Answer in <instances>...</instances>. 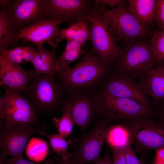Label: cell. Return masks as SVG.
Instances as JSON below:
<instances>
[{
	"mask_svg": "<svg viewBox=\"0 0 164 164\" xmlns=\"http://www.w3.org/2000/svg\"><path fill=\"white\" fill-rule=\"evenodd\" d=\"M62 115L60 118H53V121L57 128L58 133L63 138H66L72 133L75 125L72 117L67 111H61Z\"/></svg>",
	"mask_w": 164,
	"mask_h": 164,
	"instance_id": "obj_26",
	"label": "cell"
},
{
	"mask_svg": "<svg viewBox=\"0 0 164 164\" xmlns=\"http://www.w3.org/2000/svg\"><path fill=\"white\" fill-rule=\"evenodd\" d=\"M69 41L70 43L72 49L78 50L83 49L82 48L83 45L78 41L74 40Z\"/></svg>",
	"mask_w": 164,
	"mask_h": 164,
	"instance_id": "obj_36",
	"label": "cell"
},
{
	"mask_svg": "<svg viewBox=\"0 0 164 164\" xmlns=\"http://www.w3.org/2000/svg\"><path fill=\"white\" fill-rule=\"evenodd\" d=\"M150 42L152 51L157 64L164 62V29L154 30Z\"/></svg>",
	"mask_w": 164,
	"mask_h": 164,
	"instance_id": "obj_25",
	"label": "cell"
},
{
	"mask_svg": "<svg viewBox=\"0 0 164 164\" xmlns=\"http://www.w3.org/2000/svg\"><path fill=\"white\" fill-rule=\"evenodd\" d=\"M37 49L38 54L33 63L36 72L39 74H55L57 58L54 51L47 50L43 45L38 46Z\"/></svg>",
	"mask_w": 164,
	"mask_h": 164,
	"instance_id": "obj_20",
	"label": "cell"
},
{
	"mask_svg": "<svg viewBox=\"0 0 164 164\" xmlns=\"http://www.w3.org/2000/svg\"><path fill=\"white\" fill-rule=\"evenodd\" d=\"M29 46L24 47L18 46L13 48V50L15 51L22 54V53L26 51L28 48Z\"/></svg>",
	"mask_w": 164,
	"mask_h": 164,
	"instance_id": "obj_38",
	"label": "cell"
},
{
	"mask_svg": "<svg viewBox=\"0 0 164 164\" xmlns=\"http://www.w3.org/2000/svg\"><path fill=\"white\" fill-rule=\"evenodd\" d=\"M155 21L160 29H164V0H156Z\"/></svg>",
	"mask_w": 164,
	"mask_h": 164,
	"instance_id": "obj_28",
	"label": "cell"
},
{
	"mask_svg": "<svg viewBox=\"0 0 164 164\" xmlns=\"http://www.w3.org/2000/svg\"><path fill=\"white\" fill-rule=\"evenodd\" d=\"M69 160L63 162V164H68Z\"/></svg>",
	"mask_w": 164,
	"mask_h": 164,
	"instance_id": "obj_43",
	"label": "cell"
},
{
	"mask_svg": "<svg viewBox=\"0 0 164 164\" xmlns=\"http://www.w3.org/2000/svg\"><path fill=\"white\" fill-rule=\"evenodd\" d=\"M125 1L115 7L104 6L101 15L110 26L116 40L127 43L147 38L152 32L144 26L128 10Z\"/></svg>",
	"mask_w": 164,
	"mask_h": 164,
	"instance_id": "obj_5",
	"label": "cell"
},
{
	"mask_svg": "<svg viewBox=\"0 0 164 164\" xmlns=\"http://www.w3.org/2000/svg\"><path fill=\"white\" fill-rule=\"evenodd\" d=\"M91 22L87 20H80L76 22L68 28L60 29V38L67 41L74 40L82 45L90 40Z\"/></svg>",
	"mask_w": 164,
	"mask_h": 164,
	"instance_id": "obj_19",
	"label": "cell"
},
{
	"mask_svg": "<svg viewBox=\"0 0 164 164\" xmlns=\"http://www.w3.org/2000/svg\"><path fill=\"white\" fill-rule=\"evenodd\" d=\"M45 124L12 125H0V155L23 158V154L32 136L36 133L41 135L46 132Z\"/></svg>",
	"mask_w": 164,
	"mask_h": 164,
	"instance_id": "obj_10",
	"label": "cell"
},
{
	"mask_svg": "<svg viewBox=\"0 0 164 164\" xmlns=\"http://www.w3.org/2000/svg\"><path fill=\"white\" fill-rule=\"evenodd\" d=\"M0 54L12 62L19 64L26 63L22 54L15 51L13 48L0 49Z\"/></svg>",
	"mask_w": 164,
	"mask_h": 164,
	"instance_id": "obj_27",
	"label": "cell"
},
{
	"mask_svg": "<svg viewBox=\"0 0 164 164\" xmlns=\"http://www.w3.org/2000/svg\"><path fill=\"white\" fill-rule=\"evenodd\" d=\"M99 89L112 97L133 100L142 105L152 108L149 98L142 91L138 81L131 76L111 69Z\"/></svg>",
	"mask_w": 164,
	"mask_h": 164,
	"instance_id": "obj_12",
	"label": "cell"
},
{
	"mask_svg": "<svg viewBox=\"0 0 164 164\" xmlns=\"http://www.w3.org/2000/svg\"><path fill=\"white\" fill-rule=\"evenodd\" d=\"M156 160L164 161V148L157 150Z\"/></svg>",
	"mask_w": 164,
	"mask_h": 164,
	"instance_id": "obj_37",
	"label": "cell"
},
{
	"mask_svg": "<svg viewBox=\"0 0 164 164\" xmlns=\"http://www.w3.org/2000/svg\"><path fill=\"white\" fill-rule=\"evenodd\" d=\"M0 78V85L5 90L14 91L21 94L29 80V71L1 54Z\"/></svg>",
	"mask_w": 164,
	"mask_h": 164,
	"instance_id": "obj_16",
	"label": "cell"
},
{
	"mask_svg": "<svg viewBox=\"0 0 164 164\" xmlns=\"http://www.w3.org/2000/svg\"><path fill=\"white\" fill-rule=\"evenodd\" d=\"M46 19L58 20L69 26L80 20L91 22L101 15L104 6L94 0H43Z\"/></svg>",
	"mask_w": 164,
	"mask_h": 164,
	"instance_id": "obj_4",
	"label": "cell"
},
{
	"mask_svg": "<svg viewBox=\"0 0 164 164\" xmlns=\"http://www.w3.org/2000/svg\"><path fill=\"white\" fill-rule=\"evenodd\" d=\"M94 164H113L112 158L109 154H106Z\"/></svg>",
	"mask_w": 164,
	"mask_h": 164,
	"instance_id": "obj_34",
	"label": "cell"
},
{
	"mask_svg": "<svg viewBox=\"0 0 164 164\" xmlns=\"http://www.w3.org/2000/svg\"><path fill=\"white\" fill-rule=\"evenodd\" d=\"M68 164H81L77 162L71 158L69 160Z\"/></svg>",
	"mask_w": 164,
	"mask_h": 164,
	"instance_id": "obj_41",
	"label": "cell"
},
{
	"mask_svg": "<svg viewBox=\"0 0 164 164\" xmlns=\"http://www.w3.org/2000/svg\"><path fill=\"white\" fill-rule=\"evenodd\" d=\"M122 0H96V1L101 5L105 6L107 5L114 8L119 3L123 1Z\"/></svg>",
	"mask_w": 164,
	"mask_h": 164,
	"instance_id": "obj_33",
	"label": "cell"
},
{
	"mask_svg": "<svg viewBox=\"0 0 164 164\" xmlns=\"http://www.w3.org/2000/svg\"><path fill=\"white\" fill-rule=\"evenodd\" d=\"M111 124L103 118L98 120L83 137L71 158L81 164L95 163L99 161Z\"/></svg>",
	"mask_w": 164,
	"mask_h": 164,
	"instance_id": "obj_13",
	"label": "cell"
},
{
	"mask_svg": "<svg viewBox=\"0 0 164 164\" xmlns=\"http://www.w3.org/2000/svg\"><path fill=\"white\" fill-rule=\"evenodd\" d=\"M106 141L111 149L124 147L131 142L127 131L120 123L111 125Z\"/></svg>",
	"mask_w": 164,
	"mask_h": 164,
	"instance_id": "obj_22",
	"label": "cell"
},
{
	"mask_svg": "<svg viewBox=\"0 0 164 164\" xmlns=\"http://www.w3.org/2000/svg\"><path fill=\"white\" fill-rule=\"evenodd\" d=\"M131 142L129 143L125 148V154L127 164H143L137 156Z\"/></svg>",
	"mask_w": 164,
	"mask_h": 164,
	"instance_id": "obj_30",
	"label": "cell"
},
{
	"mask_svg": "<svg viewBox=\"0 0 164 164\" xmlns=\"http://www.w3.org/2000/svg\"><path fill=\"white\" fill-rule=\"evenodd\" d=\"M157 64L147 38L128 43L111 69L136 79L144 76Z\"/></svg>",
	"mask_w": 164,
	"mask_h": 164,
	"instance_id": "obj_3",
	"label": "cell"
},
{
	"mask_svg": "<svg viewBox=\"0 0 164 164\" xmlns=\"http://www.w3.org/2000/svg\"><path fill=\"white\" fill-rule=\"evenodd\" d=\"M125 147L111 149L113 164H127L125 154Z\"/></svg>",
	"mask_w": 164,
	"mask_h": 164,
	"instance_id": "obj_29",
	"label": "cell"
},
{
	"mask_svg": "<svg viewBox=\"0 0 164 164\" xmlns=\"http://www.w3.org/2000/svg\"><path fill=\"white\" fill-rule=\"evenodd\" d=\"M37 51L33 47L29 46L28 49L22 54V57L26 62L32 63Z\"/></svg>",
	"mask_w": 164,
	"mask_h": 164,
	"instance_id": "obj_32",
	"label": "cell"
},
{
	"mask_svg": "<svg viewBox=\"0 0 164 164\" xmlns=\"http://www.w3.org/2000/svg\"><path fill=\"white\" fill-rule=\"evenodd\" d=\"M128 9L144 26L149 28L155 22L156 0H128Z\"/></svg>",
	"mask_w": 164,
	"mask_h": 164,
	"instance_id": "obj_18",
	"label": "cell"
},
{
	"mask_svg": "<svg viewBox=\"0 0 164 164\" xmlns=\"http://www.w3.org/2000/svg\"><path fill=\"white\" fill-rule=\"evenodd\" d=\"M61 23L59 20L48 19L34 22L18 29L14 34L15 40L23 39L38 46L47 42L54 51L61 41L58 29Z\"/></svg>",
	"mask_w": 164,
	"mask_h": 164,
	"instance_id": "obj_14",
	"label": "cell"
},
{
	"mask_svg": "<svg viewBox=\"0 0 164 164\" xmlns=\"http://www.w3.org/2000/svg\"><path fill=\"white\" fill-rule=\"evenodd\" d=\"M87 52V51L83 49L78 50L72 49L64 50L61 56L57 58L56 61V74L69 68V65L71 63L85 55Z\"/></svg>",
	"mask_w": 164,
	"mask_h": 164,
	"instance_id": "obj_24",
	"label": "cell"
},
{
	"mask_svg": "<svg viewBox=\"0 0 164 164\" xmlns=\"http://www.w3.org/2000/svg\"><path fill=\"white\" fill-rule=\"evenodd\" d=\"M110 69L93 53L87 52L76 65L56 74L68 92L100 85Z\"/></svg>",
	"mask_w": 164,
	"mask_h": 164,
	"instance_id": "obj_2",
	"label": "cell"
},
{
	"mask_svg": "<svg viewBox=\"0 0 164 164\" xmlns=\"http://www.w3.org/2000/svg\"><path fill=\"white\" fill-rule=\"evenodd\" d=\"M4 9L12 23L14 30L24 25L46 19L43 0H9Z\"/></svg>",
	"mask_w": 164,
	"mask_h": 164,
	"instance_id": "obj_15",
	"label": "cell"
},
{
	"mask_svg": "<svg viewBox=\"0 0 164 164\" xmlns=\"http://www.w3.org/2000/svg\"><path fill=\"white\" fill-rule=\"evenodd\" d=\"M6 164H55L50 159H47L43 161L35 162L25 159L24 158L11 157L7 158Z\"/></svg>",
	"mask_w": 164,
	"mask_h": 164,
	"instance_id": "obj_31",
	"label": "cell"
},
{
	"mask_svg": "<svg viewBox=\"0 0 164 164\" xmlns=\"http://www.w3.org/2000/svg\"><path fill=\"white\" fill-rule=\"evenodd\" d=\"M137 80L142 91L158 107L164 99V62L157 64Z\"/></svg>",
	"mask_w": 164,
	"mask_h": 164,
	"instance_id": "obj_17",
	"label": "cell"
},
{
	"mask_svg": "<svg viewBox=\"0 0 164 164\" xmlns=\"http://www.w3.org/2000/svg\"><path fill=\"white\" fill-rule=\"evenodd\" d=\"M0 98L1 125H41L33 106L18 92L6 89Z\"/></svg>",
	"mask_w": 164,
	"mask_h": 164,
	"instance_id": "obj_9",
	"label": "cell"
},
{
	"mask_svg": "<svg viewBox=\"0 0 164 164\" xmlns=\"http://www.w3.org/2000/svg\"><path fill=\"white\" fill-rule=\"evenodd\" d=\"M43 135L48 139L52 152L60 156L63 162L70 159L73 155L69 152L71 145L70 141H67L58 133L50 134L46 133Z\"/></svg>",
	"mask_w": 164,
	"mask_h": 164,
	"instance_id": "obj_21",
	"label": "cell"
},
{
	"mask_svg": "<svg viewBox=\"0 0 164 164\" xmlns=\"http://www.w3.org/2000/svg\"><path fill=\"white\" fill-rule=\"evenodd\" d=\"M9 0H0L1 8H4L8 5Z\"/></svg>",
	"mask_w": 164,
	"mask_h": 164,
	"instance_id": "obj_39",
	"label": "cell"
},
{
	"mask_svg": "<svg viewBox=\"0 0 164 164\" xmlns=\"http://www.w3.org/2000/svg\"><path fill=\"white\" fill-rule=\"evenodd\" d=\"M7 157L0 155V164H6Z\"/></svg>",
	"mask_w": 164,
	"mask_h": 164,
	"instance_id": "obj_40",
	"label": "cell"
},
{
	"mask_svg": "<svg viewBox=\"0 0 164 164\" xmlns=\"http://www.w3.org/2000/svg\"><path fill=\"white\" fill-rule=\"evenodd\" d=\"M60 110L69 113L75 125L85 131L98 115L96 90L93 88L67 92Z\"/></svg>",
	"mask_w": 164,
	"mask_h": 164,
	"instance_id": "obj_8",
	"label": "cell"
},
{
	"mask_svg": "<svg viewBox=\"0 0 164 164\" xmlns=\"http://www.w3.org/2000/svg\"><path fill=\"white\" fill-rule=\"evenodd\" d=\"M153 116L120 122L127 131L131 143L138 152L164 148V122L155 120Z\"/></svg>",
	"mask_w": 164,
	"mask_h": 164,
	"instance_id": "obj_7",
	"label": "cell"
},
{
	"mask_svg": "<svg viewBox=\"0 0 164 164\" xmlns=\"http://www.w3.org/2000/svg\"><path fill=\"white\" fill-rule=\"evenodd\" d=\"M90 41L92 46V52L105 65L111 68L121 49L116 45L111 29L101 15L91 22Z\"/></svg>",
	"mask_w": 164,
	"mask_h": 164,
	"instance_id": "obj_11",
	"label": "cell"
},
{
	"mask_svg": "<svg viewBox=\"0 0 164 164\" xmlns=\"http://www.w3.org/2000/svg\"><path fill=\"white\" fill-rule=\"evenodd\" d=\"M155 164H164V161L156 160Z\"/></svg>",
	"mask_w": 164,
	"mask_h": 164,
	"instance_id": "obj_42",
	"label": "cell"
},
{
	"mask_svg": "<svg viewBox=\"0 0 164 164\" xmlns=\"http://www.w3.org/2000/svg\"><path fill=\"white\" fill-rule=\"evenodd\" d=\"M11 21L4 9L0 11V49H7L13 44L15 40Z\"/></svg>",
	"mask_w": 164,
	"mask_h": 164,
	"instance_id": "obj_23",
	"label": "cell"
},
{
	"mask_svg": "<svg viewBox=\"0 0 164 164\" xmlns=\"http://www.w3.org/2000/svg\"><path fill=\"white\" fill-rule=\"evenodd\" d=\"M98 114L110 123L153 116L152 108L145 107L130 99L112 97L96 91Z\"/></svg>",
	"mask_w": 164,
	"mask_h": 164,
	"instance_id": "obj_6",
	"label": "cell"
},
{
	"mask_svg": "<svg viewBox=\"0 0 164 164\" xmlns=\"http://www.w3.org/2000/svg\"><path fill=\"white\" fill-rule=\"evenodd\" d=\"M158 107L159 109L156 114L159 120L164 122V99Z\"/></svg>",
	"mask_w": 164,
	"mask_h": 164,
	"instance_id": "obj_35",
	"label": "cell"
},
{
	"mask_svg": "<svg viewBox=\"0 0 164 164\" xmlns=\"http://www.w3.org/2000/svg\"><path fill=\"white\" fill-rule=\"evenodd\" d=\"M29 73V82L21 95L32 105L37 115L48 116L60 109L67 92L57 75L39 74L34 68Z\"/></svg>",
	"mask_w": 164,
	"mask_h": 164,
	"instance_id": "obj_1",
	"label": "cell"
}]
</instances>
